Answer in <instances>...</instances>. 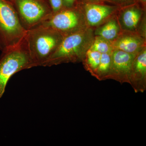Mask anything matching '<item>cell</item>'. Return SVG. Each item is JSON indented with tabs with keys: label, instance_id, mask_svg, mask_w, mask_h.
I'll return each instance as SVG.
<instances>
[{
	"label": "cell",
	"instance_id": "14",
	"mask_svg": "<svg viewBox=\"0 0 146 146\" xmlns=\"http://www.w3.org/2000/svg\"><path fill=\"white\" fill-rule=\"evenodd\" d=\"M112 54H102L98 67L97 69L96 77L100 80H106L109 73L111 63Z\"/></svg>",
	"mask_w": 146,
	"mask_h": 146
},
{
	"label": "cell",
	"instance_id": "9",
	"mask_svg": "<svg viewBox=\"0 0 146 146\" xmlns=\"http://www.w3.org/2000/svg\"><path fill=\"white\" fill-rule=\"evenodd\" d=\"M115 9L109 6L88 4L85 7V16L88 24L98 25L112 15Z\"/></svg>",
	"mask_w": 146,
	"mask_h": 146
},
{
	"label": "cell",
	"instance_id": "7",
	"mask_svg": "<svg viewBox=\"0 0 146 146\" xmlns=\"http://www.w3.org/2000/svg\"><path fill=\"white\" fill-rule=\"evenodd\" d=\"M137 54L114 50L111 54V66L106 80H114L121 84H129L133 60Z\"/></svg>",
	"mask_w": 146,
	"mask_h": 146
},
{
	"label": "cell",
	"instance_id": "11",
	"mask_svg": "<svg viewBox=\"0 0 146 146\" xmlns=\"http://www.w3.org/2000/svg\"><path fill=\"white\" fill-rule=\"evenodd\" d=\"M119 28L115 20H111L103 26L98 29L96 32V35L101 36L108 41L115 39L119 34Z\"/></svg>",
	"mask_w": 146,
	"mask_h": 146
},
{
	"label": "cell",
	"instance_id": "4",
	"mask_svg": "<svg viewBox=\"0 0 146 146\" xmlns=\"http://www.w3.org/2000/svg\"><path fill=\"white\" fill-rule=\"evenodd\" d=\"M25 42L3 52L0 57V98L11 78L23 70L35 67Z\"/></svg>",
	"mask_w": 146,
	"mask_h": 146
},
{
	"label": "cell",
	"instance_id": "3",
	"mask_svg": "<svg viewBox=\"0 0 146 146\" xmlns=\"http://www.w3.org/2000/svg\"><path fill=\"white\" fill-rule=\"evenodd\" d=\"M27 32L13 3L0 0V50L3 52L20 44Z\"/></svg>",
	"mask_w": 146,
	"mask_h": 146
},
{
	"label": "cell",
	"instance_id": "13",
	"mask_svg": "<svg viewBox=\"0 0 146 146\" xmlns=\"http://www.w3.org/2000/svg\"><path fill=\"white\" fill-rule=\"evenodd\" d=\"M141 13L137 9L131 8L127 9L122 15L123 23L126 28L129 30L136 29L138 25Z\"/></svg>",
	"mask_w": 146,
	"mask_h": 146
},
{
	"label": "cell",
	"instance_id": "5",
	"mask_svg": "<svg viewBox=\"0 0 146 146\" xmlns=\"http://www.w3.org/2000/svg\"><path fill=\"white\" fill-rule=\"evenodd\" d=\"M13 3L27 31L42 25L53 13L48 0H14Z\"/></svg>",
	"mask_w": 146,
	"mask_h": 146
},
{
	"label": "cell",
	"instance_id": "12",
	"mask_svg": "<svg viewBox=\"0 0 146 146\" xmlns=\"http://www.w3.org/2000/svg\"><path fill=\"white\" fill-rule=\"evenodd\" d=\"M101 54L100 53L89 48L86 52L85 57L82 61L86 70L95 77L99 65Z\"/></svg>",
	"mask_w": 146,
	"mask_h": 146
},
{
	"label": "cell",
	"instance_id": "19",
	"mask_svg": "<svg viewBox=\"0 0 146 146\" xmlns=\"http://www.w3.org/2000/svg\"><path fill=\"white\" fill-rule=\"evenodd\" d=\"M142 1L143 2H146V0H142Z\"/></svg>",
	"mask_w": 146,
	"mask_h": 146
},
{
	"label": "cell",
	"instance_id": "15",
	"mask_svg": "<svg viewBox=\"0 0 146 146\" xmlns=\"http://www.w3.org/2000/svg\"><path fill=\"white\" fill-rule=\"evenodd\" d=\"M90 49L101 54H112L114 50L110 41L99 36L94 38Z\"/></svg>",
	"mask_w": 146,
	"mask_h": 146
},
{
	"label": "cell",
	"instance_id": "18",
	"mask_svg": "<svg viewBox=\"0 0 146 146\" xmlns=\"http://www.w3.org/2000/svg\"><path fill=\"white\" fill-rule=\"evenodd\" d=\"M9 1H11L12 3H13V1H14V0H9Z\"/></svg>",
	"mask_w": 146,
	"mask_h": 146
},
{
	"label": "cell",
	"instance_id": "17",
	"mask_svg": "<svg viewBox=\"0 0 146 146\" xmlns=\"http://www.w3.org/2000/svg\"><path fill=\"white\" fill-rule=\"evenodd\" d=\"M75 0H63L64 7L66 8L72 7Z\"/></svg>",
	"mask_w": 146,
	"mask_h": 146
},
{
	"label": "cell",
	"instance_id": "10",
	"mask_svg": "<svg viewBox=\"0 0 146 146\" xmlns=\"http://www.w3.org/2000/svg\"><path fill=\"white\" fill-rule=\"evenodd\" d=\"M143 42L137 36H125L121 37L112 44L114 50H117L130 54H137L142 49Z\"/></svg>",
	"mask_w": 146,
	"mask_h": 146
},
{
	"label": "cell",
	"instance_id": "1",
	"mask_svg": "<svg viewBox=\"0 0 146 146\" xmlns=\"http://www.w3.org/2000/svg\"><path fill=\"white\" fill-rule=\"evenodd\" d=\"M94 39L93 32L90 29H84L64 36L43 67L83 61Z\"/></svg>",
	"mask_w": 146,
	"mask_h": 146
},
{
	"label": "cell",
	"instance_id": "8",
	"mask_svg": "<svg viewBox=\"0 0 146 146\" xmlns=\"http://www.w3.org/2000/svg\"><path fill=\"white\" fill-rule=\"evenodd\" d=\"M130 83L136 93H143L146 89V50L141 51L133 60L129 78Z\"/></svg>",
	"mask_w": 146,
	"mask_h": 146
},
{
	"label": "cell",
	"instance_id": "2",
	"mask_svg": "<svg viewBox=\"0 0 146 146\" xmlns=\"http://www.w3.org/2000/svg\"><path fill=\"white\" fill-rule=\"evenodd\" d=\"M64 36L58 32L44 25L27 31L24 42L35 67L43 66Z\"/></svg>",
	"mask_w": 146,
	"mask_h": 146
},
{
	"label": "cell",
	"instance_id": "6",
	"mask_svg": "<svg viewBox=\"0 0 146 146\" xmlns=\"http://www.w3.org/2000/svg\"><path fill=\"white\" fill-rule=\"evenodd\" d=\"M42 25H45L58 32L63 36L84 29L83 18L78 10L64 7L51 16Z\"/></svg>",
	"mask_w": 146,
	"mask_h": 146
},
{
	"label": "cell",
	"instance_id": "20",
	"mask_svg": "<svg viewBox=\"0 0 146 146\" xmlns=\"http://www.w3.org/2000/svg\"><path fill=\"white\" fill-rule=\"evenodd\" d=\"M118 1H123V0H118Z\"/></svg>",
	"mask_w": 146,
	"mask_h": 146
},
{
	"label": "cell",
	"instance_id": "16",
	"mask_svg": "<svg viewBox=\"0 0 146 146\" xmlns=\"http://www.w3.org/2000/svg\"><path fill=\"white\" fill-rule=\"evenodd\" d=\"M52 13H55L64 8L63 0H48Z\"/></svg>",
	"mask_w": 146,
	"mask_h": 146
}]
</instances>
